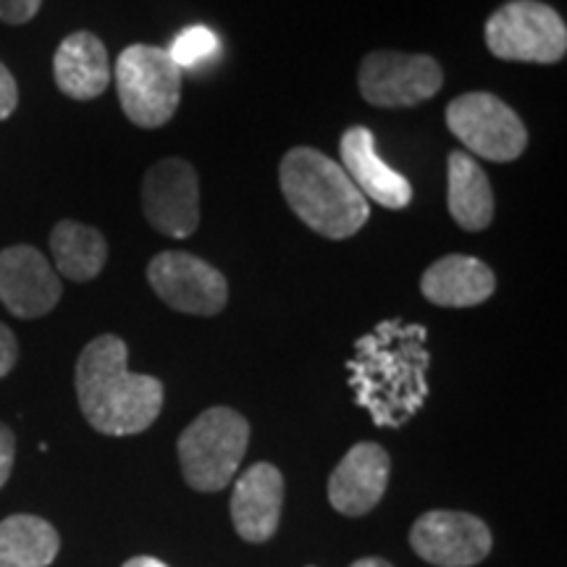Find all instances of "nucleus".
I'll use <instances>...</instances> for the list:
<instances>
[{
  "mask_svg": "<svg viewBox=\"0 0 567 567\" xmlns=\"http://www.w3.org/2000/svg\"><path fill=\"white\" fill-rule=\"evenodd\" d=\"M216 53L218 38L208 30V27H189V30H184L179 38L174 40L172 51H168V55H172L179 69H193Z\"/></svg>",
  "mask_w": 567,
  "mask_h": 567,
  "instance_id": "21",
  "label": "nucleus"
},
{
  "mask_svg": "<svg viewBox=\"0 0 567 567\" xmlns=\"http://www.w3.org/2000/svg\"><path fill=\"white\" fill-rule=\"evenodd\" d=\"M444 71L423 53L373 51L358 71L360 95L375 109H410L425 103L442 90Z\"/></svg>",
  "mask_w": 567,
  "mask_h": 567,
  "instance_id": "8",
  "label": "nucleus"
},
{
  "mask_svg": "<svg viewBox=\"0 0 567 567\" xmlns=\"http://www.w3.org/2000/svg\"><path fill=\"white\" fill-rule=\"evenodd\" d=\"M410 547L436 567H473L492 551V534L476 515L434 509L415 520Z\"/></svg>",
  "mask_w": 567,
  "mask_h": 567,
  "instance_id": "11",
  "label": "nucleus"
},
{
  "mask_svg": "<svg viewBox=\"0 0 567 567\" xmlns=\"http://www.w3.org/2000/svg\"><path fill=\"white\" fill-rule=\"evenodd\" d=\"M339 151H342L339 166L344 168V174L363 193L365 200L384 205L389 210L408 208L413 200V187L405 176L381 161V155L375 153L373 132L368 126H350L342 134Z\"/></svg>",
  "mask_w": 567,
  "mask_h": 567,
  "instance_id": "14",
  "label": "nucleus"
},
{
  "mask_svg": "<svg viewBox=\"0 0 567 567\" xmlns=\"http://www.w3.org/2000/svg\"><path fill=\"white\" fill-rule=\"evenodd\" d=\"M250 442V425L237 410L210 408L179 436V465L197 492H221L237 476Z\"/></svg>",
  "mask_w": 567,
  "mask_h": 567,
  "instance_id": "4",
  "label": "nucleus"
},
{
  "mask_svg": "<svg viewBox=\"0 0 567 567\" xmlns=\"http://www.w3.org/2000/svg\"><path fill=\"white\" fill-rule=\"evenodd\" d=\"M59 549V534L42 517L11 515L0 520V567H48Z\"/></svg>",
  "mask_w": 567,
  "mask_h": 567,
  "instance_id": "20",
  "label": "nucleus"
},
{
  "mask_svg": "<svg viewBox=\"0 0 567 567\" xmlns=\"http://www.w3.org/2000/svg\"><path fill=\"white\" fill-rule=\"evenodd\" d=\"M19 105V87L6 63H0V122L11 116Z\"/></svg>",
  "mask_w": 567,
  "mask_h": 567,
  "instance_id": "23",
  "label": "nucleus"
},
{
  "mask_svg": "<svg viewBox=\"0 0 567 567\" xmlns=\"http://www.w3.org/2000/svg\"><path fill=\"white\" fill-rule=\"evenodd\" d=\"M392 460L381 444L360 442L342 457L329 478V502L342 515L371 513L386 492Z\"/></svg>",
  "mask_w": 567,
  "mask_h": 567,
  "instance_id": "13",
  "label": "nucleus"
},
{
  "mask_svg": "<svg viewBox=\"0 0 567 567\" xmlns=\"http://www.w3.org/2000/svg\"><path fill=\"white\" fill-rule=\"evenodd\" d=\"M59 90L74 101H95L111 84V61L103 40L92 32H74L53 55Z\"/></svg>",
  "mask_w": 567,
  "mask_h": 567,
  "instance_id": "16",
  "label": "nucleus"
},
{
  "mask_svg": "<svg viewBox=\"0 0 567 567\" xmlns=\"http://www.w3.org/2000/svg\"><path fill=\"white\" fill-rule=\"evenodd\" d=\"M147 281L153 292L179 313L216 316L229 300V284L224 274L193 252H158L147 266Z\"/></svg>",
  "mask_w": 567,
  "mask_h": 567,
  "instance_id": "9",
  "label": "nucleus"
},
{
  "mask_svg": "<svg viewBox=\"0 0 567 567\" xmlns=\"http://www.w3.org/2000/svg\"><path fill=\"white\" fill-rule=\"evenodd\" d=\"M446 208L465 231H484L494 221L492 184L478 161L463 151L446 158Z\"/></svg>",
  "mask_w": 567,
  "mask_h": 567,
  "instance_id": "18",
  "label": "nucleus"
},
{
  "mask_svg": "<svg viewBox=\"0 0 567 567\" xmlns=\"http://www.w3.org/2000/svg\"><path fill=\"white\" fill-rule=\"evenodd\" d=\"M284 505V478L271 463H255L239 476L231 494V520L250 544H264L276 534Z\"/></svg>",
  "mask_w": 567,
  "mask_h": 567,
  "instance_id": "15",
  "label": "nucleus"
},
{
  "mask_svg": "<svg viewBox=\"0 0 567 567\" xmlns=\"http://www.w3.org/2000/svg\"><path fill=\"white\" fill-rule=\"evenodd\" d=\"M116 90L134 126L158 130L179 109L182 69L163 48L130 45L116 61Z\"/></svg>",
  "mask_w": 567,
  "mask_h": 567,
  "instance_id": "5",
  "label": "nucleus"
},
{
  "mask_svg": "<svg viewBox=\"0 0 567 567\" xmlns=\"http://www.w3.org/2000/svg\"><path fill=\"white\" fill-rule=\"evenodd\" d=\"M429 363L423 326L386 321L354 344L347 371L354 396L373 423L400 429L429 396Z\"/></svg>",
  "mask_w": 567,
  "mask_h": 567,
  "instance_id": "1",
  "label": "nucleus"
},
{
  "mask_svg": "<svg viewBox=\"0 0 567 567\" xmlns=\"http://www.w3.org/2000/svg\"><path fill=\"white\" fill-rule=\"evenodd\" d=\"M42 0H0V21L3 24H27L38 17Z\"/></svg>",
  "mask_w": 567,
  "mask_h": 567,
  "instance_id": "22",
  "label": "nucleus"
},
{
  "mask_svg": "<svg viewBox=\"0 0 567 567\" xmlns=\"http://www.w3.org/2000/svg\"><path fill=\"white\" fill-rule=\"evenodd\" d=\"M446 126L467 147V155L509 163L528 147V130L520 116L492 92H467L446 105Z\"/></svg>",
  "mask_w": 567,
  "mask_h": 567,
  "instance_id": "7",
  "label": "nucleus"
},
{
  "mask_svg": "<svg viewBox=\"0 0 567 567\" xmlns=\"http://www.w3.org/2000/svg\"><path fill=\"white\" fill-rule=\"evenodd\" d=\"M496 289V276L484 260L471 255H446L425 268L421 292L439 308H473L486 302Z\"/></svg>",
  "mask_w": 567,
  "mask_h": 567,
  "instance_id": "17",
  "label": "nucleus"
},
{
  "mask_svg": "<svg viewBox=\"0 0 567 567\" xmlns=\"http://www.w3.org/2000/svg\"><path fill=\"white\" fill-rule=\"evenodd\" d=\"M279 182L295 216L326 239L354 237L371 218L368 200L344 168L316 147H292L284 155Z\"/></svg>",
  "mask_w": 567,
  "mask_h": 567,
  "instance_id": "3",
  "label": "nucleus"
},
{
  "mask_svg": "<svg viewBox=\"0 0 567 567\" xmlns=\"http://www.w3.org/2000/svg\"><path fill=\"white\" fill-rule=\"evenodd\" d=\"M126 358L124 339L103 334L92 339L76 360V396L97 434H142L161 415L163 384L153 375L132 373Z\"/></svg>",
  "mask_w": 567,
  "mask_h": 567,
  "instance_id": "2",
  "label": "nucleus"
},
{
  "mask_svg": "<svg viewBox=\"0 0 567 567\" xmlns=\"http://www.w3.org/2000/svg\"><path fill=\"white\" fill-rule=\"evenodd\" d=\"M13 455H17V439H13L9 425L0 423V488L6 486V481L11 476Z\"/></svg>",
  "mask_w": 567,
  "mask_h": 567,
  "instance_id": "25",
  "label": "nucleus"
},
{
  "mask_svg": "<svg viewBox=\"0 0 567 567\" xmlns=\"http://www.w3.org/2000/svg\"><path fill=\"white\" fill-rule=\"evenodd\" d=\"M61 279L48 258L32 245H13L0 252V302L11 316L42 318L59 305Z\"/></svg>",
  "mask_w": 567,
  "mask_h": 567,
  "instance_id": "12",
  "label": "nucleus"
},
{
  "mask_svg": "<svg viewBox=\"0 0 567 567\" xmlns=\"http://www.w3.org/2000/svg\"><path fill=\"white\" fill-rule=\"evenodd\" d=\"M124 567H168V565H163L161 559L155 557H132Z\"/></svg>",
  "mask_w": 567,
  "mask_h": 567,
  "instance_id": "26",
  "label": "nucleus"
},
{
  "mask_svg": "<svg viewBox=\"0 0 567 567\" xmlns=\"http://www.w3.org/2000/svg\"><path fill=\"white\" fill-rule=\"evenodd\" d=\"M51 252L55 260V274L69 281H92L103 271L109 260V243L97 229L80 221L55 224L51 234Z\"/></svg>",
  "mask_w": 567,
  "mask_h": 567,
  "instance_id": "19",
  "label": "nucleus"
},
{
  "mask_svg": "<svg viewBox=\"0 0 567 567\" xmlns=\"http://www.w3.org/2000/svg\"><path fill=\"white\" fill-rule=\"evenodd\" d=\"M17 358H19L17 337H13V331L9 329V326L0 323V379L13 371Z\"/></svg>",
  "mask_w": 567,
  "mask_h": 567,
  "instance_id": "24",
  "label": "nucleus"
},
{
  "mask_svg": "<svg viewBox=\"0 0 567 567\" xmlns=\"http://www.w3.org/2000/svg\"><path fill=\"white\" fill-rule=\"evenodd\" d=\"M142 208L155 231L184 239L200 224V179L182 158H163L142 179Z\"/></svg>",
  "mask_w": 567,
  "mask_h": 567,
  "instance_id": "10",
  "label": "nucleus"
},
{
  "mask_svg": "<svg viewBox=\"0 0 567 567\" xmlns=\"http://www.w3.org/2000/svg\"><path fill=\"white\" fill-rule=\"evenodd\" d=\"M484 38L502 61L557 63L567 53L565 19L542 0H509L488 17Z\"/></svg>",
  "mask_w": 567,
  "mask_h": 567,
  "instance_id": "6",
  "label": "nucleus"
},
{
  "mask_svg": "<svg viewBox=\"0 0 567 567\" xmlns=\"http://www.w3.org/2000/svg\"><path fill=\"white\" fill-rule=\"evenodd\" d=\"M350 567H394V565H389L386 559H379V557H368V559H358V563L350 565Z\"/></svg>",
  "mask_w": 567,
  "mask_h": 567,
  "instance_id": "27",
  "label": "nucleus"
}]
</instances>
